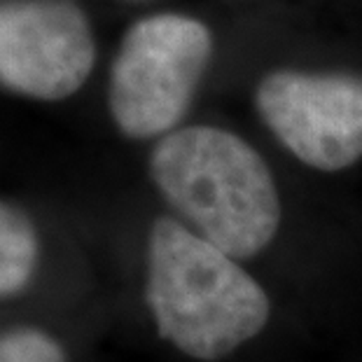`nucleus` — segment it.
Masks as SVG:
<instances>
[{
    "label": "nucleus",
    "mask_w": 362,
    "mask_h": 362,
    "mask_svg": "<svg viewBox=\"0 0 362 362\" xmlns=\"http://www.w3.org/2000/svg\"><path fill=\"white\" fill-rule=\"evenodd\" d=\"M152 180L168 206L215 248L248 259L274 241L281 197L267 161L218 127L175 129L152 150Z\"/></svg>",
    "instance_id": "1"
},
{
    "label": "nucleus",
    "mask_w": 362,
    "mask_h": 362,
    "mask_svg": "<svg viewBox=\"0 0 362 362\" xmlns=\"http://www.w3.org/2000/svg\"><path fill=\"white\" fill-rule=\"evenodd\" d=\"M145 297L159 334L206 362L255 339L272 313L267 292L234 257L173 218L152 225Z\"/></svg>",
    "instance_id": "2"
},
{
    "label": "nucleus",
    "mask_w": 362,
    "mask_h": 362,
    "mask_svg": "<svg viewBox=\"0 0 362 362\" xmlns=\"http://www.w3.org/2000/svg\"><path fill=\"white\" fill-rule=\"evenodd\" d=\"M213 59V35L199 19L155 14L131 26L110 71V112L129 138H155L180 124Z\"/></svg>",
    "instance_id": "3"
},
{
    "label": "nucleus",
    "mask_w": 362,
    "mask_h": 362,
    "mask_svg": "<svg viewBox=\"0 0 362 362\" xmlns=\"http://www.w3.org/2000/svg\"><path fill=\"white\" fill-rule=\"evenodd\" d=\"M264 124L299 161L344 171L362 157V78L274 71L255 91Z\"/></svg>",
    "instance_id": "4"
},
{
    "label": "nucleus",
    "mask_w": 362,
    "mask_h": 362,
    "mask_svg": "<svg viewBox=\"0 0 362 362\" xmlns=\"http://www.w3.org/2000/svg\"><path fill=\"white\" fill-rule=\"evenodd\" d=\"M96 42L73 0H0V84L37 101H61L91 75Z\"/></svg>",
    "instance_id": "5"
},
{
    "label": "nucleus",
    "mask_w": 362,
    "mask_h": 362,
    "mask_svg": "<svg viewBox=\"0 0 362 362\" xmlns=\"http://www.w3.org/2000/svg\"><path fill=\"white\" fill-rule=\"evenodd\" d=\"M37 234L19 208L0 202V297L24 290L37 267Z\"/></svg>",
    "instance_id": "6"
},
{
    "label": "nucleus",
    "mask_w": 362,
    "mask_h": 362,
    "mask_svg": "<svg viewBox=\"0 0 362 362\" xmlns=\"http://www.w3.org/2000/svg\"><path fill=\"white\" fill-rule=\"evenodd\" d=\"M0 362H66V353L47 332L26 327L0 334Z\"/></svg>",
    "instance_id": "7"
}]
</instances>
